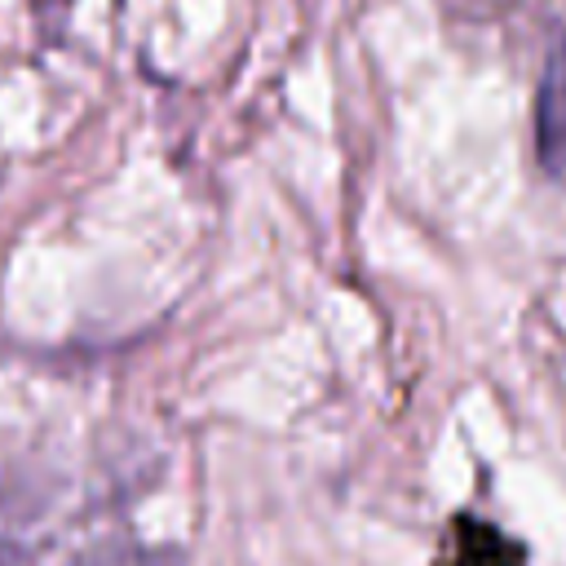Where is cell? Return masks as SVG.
I'll return each mask as SVG.
<instances>
[{"instance_id": "obj_3", "label": "cell", "mask_w": 566, "mask_h": 566, "mask_svg": "<svg viewBox=\"0 0 566 566\" xmlns=\"http://www.w3.org/2000/svg\"><path fill=\"white\" fill-rule=\"evenodd\" d=\"M80 566H172L164 553H150L142 544H102Z\"/></svg>"}, {"instance_id": "obj_2", "label": "cell", "mask_w": 566, "mask_h": 566, "mask_svg": "<svg viewBox=\"0 0 566 566\" xmlns=\"http://www.w3.org/2000/svg\"><path fill=\"white\" fill-rule=\"evenodd\" d=\"M442 566H526V553L500 526L460 513L451 522V548Z\"/></svg>"}, {"instance_id": "obj_1", "label": "cell", "mask_w": 566, "mask_h": 566, "mask_svg": "<svg viewBox=\"0 0 566 566\" xmlns=\"http://www.w3.org/2000/svg\"><path fill=\"white\" fill-rule=\"evenodd\" d=\"M535 155L539 168L566 186V31H553L535 88Z\"/></svg>"}]
</instances>
